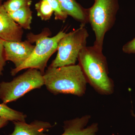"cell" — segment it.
Segmentation results:
<instances>
[{
	"mask_svg": "<svg viewBox=\"0 0 135 135\" xmlns=\"http://www.w3.org/2000/svg\"><path fill=\"white\" fill-rule=\"evenodd\" d=\"M78 60L87 83L99 94L113 93L114 83L109 76L108 64L103 52L93 46L85 47L80 52Z\"/></svg>",
	"mask_w": 135,
	"mask_h": 135,
	"instance_id": "6da1fadb",
	"label": "cell"
},
{
	"mask_svg": "<svg viewBox=\"0 0 135 135\" xmlns=\"http://www.w3.org/2000/svg\"><path fill=\"white\" fill-rule=\"evenodd\" d=\"M44 85L54 95L71 94L83 96L86 80L79 64L57 68L49 66L43 74Z\"/></svg>",
	"mask_w": 135,
	"mask_h": 135,
	"instance_id": "7a4b0ae2",
	"label": "cell"
},
{
	"mask_svg": "<svg viewBox=\"0 0 135 135\" xmlns=\"http://www.w3.org/2000/svg\"><path fill=\"white\" fill-rule=\"evenodd\" d=\"M66 33L61 31L53 37H49L51 32L46 29L39 34L30 33L27 36L28 41L36 44L31 55L27 60L17 68L11 71L12 76H15L20 71L26 69L33 68L44 74L47 63L51 56L57 50L59 42Z\"/></svg>",
	"mask_w": 135,
	"mask_h": 135,
	"instance_id": "3957f363",
	"label": "cell"
},
{
	"mask_svg": "<svg viewBox=\"0 0 135 135\" xmlns=\"http://www.w3.org/2000/svg\"><path fill=\"white\" fill-rule=\"evenodd\" d=\"M119 9L118 0H95L88 9V22L95 36L93 46L99 51L103 52L105 36L113 26Z\"/></svg>",
	"mask_w": 135,
	"mask_h": 135,
	"instance_id": "277c9868",
	"label": "cell"
},
{
	"mask_svg": "<svg viewBox=\"0 0 135 135\" xmlns=\"http://www.w3.org/2000/svg\"><path fill=\"white\" fill-rule=\"evenodd\" d=\"M43 85V74L37 69L29 68L11 81L0 83V99L4 103H11Z\"/></svg>",
	"mask_w": 135,
	"mask_h": 135,
	"instance_id": "5b68a950",
	"label": "cell"
},
{
	"mask_svg": "<svg viewBox=\"0 0 135 135\" xmlns=\"http://www.w3.org/2000/svg\"><path fill=\"white\" fill-rule=\"evenodd\" d=\"M89 36L83 24L78 29L66 33L59 42L57 55L50 66L57 68L75 65L80 52L87 46Z\"/></svg>",
	"mask_w": 135,
	"mask_h": 135,
	"instance_id": "8992f818",
	"label": "cell"
},
{
	"mask_svg": "<svg viewBox=\"0 0 135 135\" xmlns=\"http://www.w3.org/2000/svg\"><path fill=\"white\" fill-rule=\"evenodd\" d=\"M6 61H11L15 68L22 65L33 51L35 45L28 40L22 41H7L3 40Z\"/></svg>",
	"mask_w": 135,
	"mask_h": 135,
	"instance_id": "52a82bcc",
	"label": "cell"
},
{
	"mask_svg": "<svg viewBox=\"0 0 135 135\" xmlns=\"http://www.w3.org/2000/svg\"><path fill=\"white\" fill-rule=\"evenodd\" d=\"M0 2V39L7 41H22L23 29L11 18Z\"/></svg>",
	"mask_w": 135,
	"mask_h": 135,
	"instance_id": "ba28073f",
	"label": "cell"
},
{
	"mask_svg": "<svg viewBox=\"0 0 135 135\" xmlns=\"http://www.w3.org/2000/svg\"><path fill=\"white\" fill-rule=\"evenodd\" d=\"M91 116L86 115L64 122V133L61 135H96L98 124L92 123L86 127Z\"/></svg>",
	"mask_w": 135,
	"mask_h": 135,
	"instance_id": "9c48e42d",
	"label": "cell"
},
{
	"mask_svg": "<svg viewBox=\"0 0 135 135\" xmlns=\"http://www.w3.org/2000/svg\"><path fill=\"white\" fill-rule=\"evenodd\" d=\"M14 129L9 135H49L46 133L53 126L49 122L35 120L30 123L25 121H13Z\"/></svg>",
	"mask_w": 135,
	"mask_h": 135,
	"instance_id": "30bf717a",
	"label": "cell"
},
{
	"mask_svg": "<svg viewBox=\"0 0 135 135\" xmlns=\"http://www.w3.org/2000/svg\"><path fill=\"white\" fill-rule=\"evenodd\" d=\"M61 9L68 16L85 25L88 23V9L83 7L76 0H57Z\"/></svg>",
	"mask_w": 135,
	"mask_h": 135,
	"instance_id": "8fae6325",
	"label": "cell"
},
{
	"mask_svg": "<svg viewBox=\"0 0 135 135\" xmlns=\"http://www.w3.org/2000/svg\"><path fill=\"white\" fill-rule=\"evenodd\" d=\"M8 14L13 20L23 29L26 30L31 29L32 12L30 6L25 7Z\"/></svg>",
	"mask_w": 135,
	"mask_h": 135,
	"instance_id": "7c38bea8",
	"label": "cell"
},
{
	"mask_svg": "<svg viewBox=\"0 0 135 135\" xmlns=\"http://www.w3.org/2000/svg\"><path fill=\"white\" fill-rule=\"evenodd\" d=\"M0 117L11 121H25L27 116L23 113L11 109L7 104H0Z\"/></svg>",
	"mask_w": 135,
	"mask_h": 135,
	"instance_id": "4fadbf2b",
	"label": "cell"
},
{
	"mask_svg": "<svg viewBox=\"0 0 135 135\" xmlns=\"http://www.w3.org/2000/svg\"><path fill=\"white\" fill-rule=\"evenodd\" d=\"M37 16L43 21H47L51 18L54 13L53 10L46 0H40L35 5Z\"/></svg>",
	"mask_w": 135,
	"mask_h": 135,
	"instance_id": "5bb4252c",
	"label": "cell"
},
{
	"mask_svg": "<svg viewBox=\"0 0 135 135\" xmlns=\"http://www.w3.org/2000/svg\"><path fill=\"white\" fill-rule=\"evenodd\" d=\"M32 2V0H7L3 5L7 12L9 13L31 6Z\"/></svg>",
	"mask_w": 135,
	"mask_h": 135,
	"instance_id": "9a60e30c",
	"label": "cell"
},
{
	"mask_svg": "<svg viewBox=\"0 0 135 135\" xmlns=\"http://www.w3.org/2000/svg\"><path fill=\"white\" fill-rule=\"evenodd\" d=\"M53 9L55 16V19L65 22L68 16L61 9L57 0H46Z\"/></svg>",
	"mask_w": 135,
	"mask_h": 135,
	"instance_id": "2e32d148",
	"label": "cell"
},
{
	"mask_svg": "<svg viewBox=\"0 0 135 135\" xmlns=\"http://www.w3.org/2000/svg\"><path fill=\"white\" fill-rule=\"evenodd\" d=\"M5 49L3 43V40L0 39V77L2 75L4 67L6 65Z\"/></svg>",
	"mask_w": 135,
	"mask_h": 135,
	"instance_id": "e0dca14e",
	"label": "cell"
},
{
	"mask_svg": "<svg viewBox=\"0 0 135 135\" xmlns=\"http://www.w3.org/2000/svg\"><path fill=\"white\" fill-rule=\"evenodd\" d=\"M122 50L127 54H135V38L124 45Z\"/></svg>",
	"mask_w": 135,
	"mask_h": 135,
	"instance_id": "ac0fdd59",
	"label": "cell"
},
{
	"mask_svg": "<svg viewBox=\"0 0 135 135\" xmlns=\"http://www.w3.org/2000/svg\"><path fill=\"white\" fill-rule=\"evenodd\" d=\"M9 121L5 118L0 117V129L8 125Z\"/></svg>",
	"mask_w": 135,
	"mask_h": 135,
	"instance_id": "d6986e66",
	"label": "cell"
},
{
	"mask_svg": "<svg viewBox=\"0 0 135 135\" xmlns=\"http://www.w3.org/2000/svg\"><path fill=\"white\" fill-rule=\"evenodd\" d=\"M132 115H133V116H134V117L135 118V115H134V114L133 113H132Z\"/></svg>",
	"mask_w": 135,
	"mask_h": 135,
	"instance_id": "ffe728a7",
	"label": "cell"
},
{
	"mask_svg": "<svg viewBox=\"0 0 135 135\" xmlns=\"http://www.w3.org/2000/svg\"><path fill=\"white\" fill-rule=\"evenodd\" d=\"M3 0H0V2H1Z\"/></svg>",
	"mask_w": 135,
	"mask_h": 135,
	"instance_id": "44dd1931",
	"label": "cell"
}]
</instances>
